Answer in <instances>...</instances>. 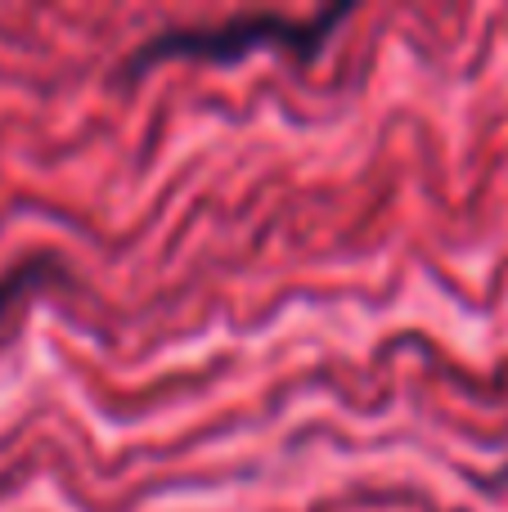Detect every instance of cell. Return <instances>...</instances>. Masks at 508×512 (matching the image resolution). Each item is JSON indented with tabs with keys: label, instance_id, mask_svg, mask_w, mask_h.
Listing matches in <instances>:
<instances>
[{
	"label": "cell",
	"instance_id": "6da1fadb",
	"mask_svg": "<svg viewBox=\"0 0 508 512\" xmlns=\"http://www.w3.org/2000/svg\"><path fill=\"white\" fill-rule=\"evenodd\" d=\"M351 18V5L338 9H320L311 18H293V14H239L225 23H207V27H171L158 32L122 63V81L144 77L149 68L167 59H203V63H234L243 54L257 50H284L297 59H311L324 41L333 36V27Z\"/></svg>",
	"mask_w": 508,
	"mask_h": 512
},
{
	"label": "cell",
	"instance_id": "7a4b0ae2",
	"mask_svg": "<svg viewBox=\"0 0 508 512\" xmlns=\"http://www.w3.org/2000/svg\"><path fill=\"white\" fill-rule=\"evenodd\" d=\"M50 274H59V261H54V256H36V261H23L14 274L0 279V328L9 324V315L18 310V301H23L27 292L41 288Z\"/></svg>",
	"mask_w": 508,
	"mask_h": 512
}]
</instances>
